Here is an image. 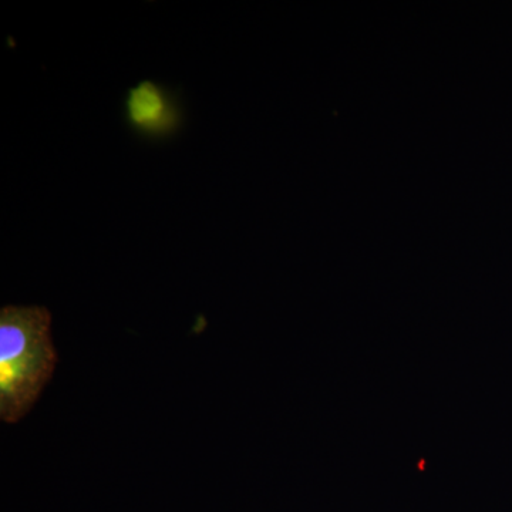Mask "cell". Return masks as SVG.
<instances>
[{
    "instance_id": "2",
    "label": "cell",
    "mask_w": 512,
    "mask_h": 512,
    "mask_svg": "<svg viewBox=\"0 0 512 512\" xmlns=\"http://www.w3.org/2000/svg\"><path fill=\"white\" fill-rule=\"evenodd\" d=\"M124 113L128 126L148 138L168 137L183 121L173 94L151 80H144L128 90Z\"/></svg>"
},
{
    "instance_id": "1",
    "label": "cell",
    "mask_w": 512,
    "mask_h": 512,
    "mask_svg": "<svg viewBox=\"0 0 512 512\" xmlns=\"http://www.w3.org/2000/svg\"><path fill=\"white\" fill-rule=\"evenodd\" d=\"M52 315L43 306L0 309V419L22 420L52 379L57 353Z\"/></svg>"
}]
</instances>
